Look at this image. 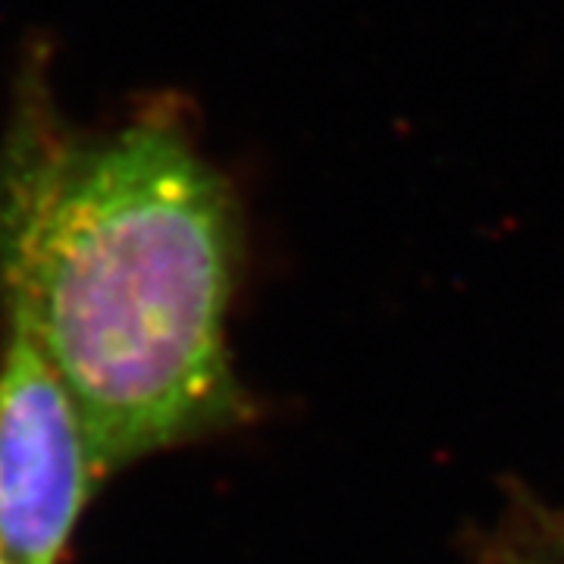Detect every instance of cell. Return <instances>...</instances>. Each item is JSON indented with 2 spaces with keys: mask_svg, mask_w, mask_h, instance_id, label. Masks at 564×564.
I'll return each instance as SVG.
<instances>
[{
  "mask_svg": "<svg viewBox=\"0 0 564 564\" xmlns=\"http://www.w3.org/2000/svg\"><path fill=\"white\" fill-rule=\"evenodd\" d=\"M101 474L79 408L29 339L0 329V552L61 564Z\"/></svg>",
  "mask_w": 564,
  "mask_h": 564,
  "instance_id": "2",
  "label": "cell"
},
{
  "mask_svg": "<svg viewBox=\"0 0 564 564\" xmlns=\"http://www.w3.org/2000/svg\"><path fill=\"white\" fill-rule=\"evenodd\" d=\"M0 564H10V562H7V558H3V552H0Z\"/></svg>",
  "mask_w": 564,
  "mask_h": 564,
  "instance_id": "3",
  "label": "cell"
},
{
  "mask_svg": "<svg viewBox=\"0 0 564 564\" xmlns=\"http://www.w3.org/2000/svg\"><path fill=\"white\" fill-rule=\"evenodd\" d=\"M239 251L236 195L180 98L76 126L29 47L0 132V329L57 373L101 480L242 414Z\"/></svg>",
  "mask_w": 564,
  "mask_h": 564,
  "instance_id": "1",
  "label": "cell"
}]
</instances>
